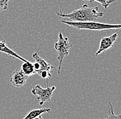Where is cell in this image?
<instances>
[{"label":"cell","instance_id":"1","mask_svg":"<svg viewBox=\"0 0 121 119\" xmlns=\"http://www.w3.org/2000/svg\"><path fill=\"white\" fill-rule=\"evenodd\" d=\"M56 14L58 17H65L69 19L68 21L74 22H95L104 16V13L100 11L98 7H88L87 4H84L82 7L74 10L68 14L63 13L61 11H56Z\"/></svg>","mask_w":121,"mask_h":119},{"label":"cell","instance_id":"16","mask_svg":"<svg viewBox=\"0 0 121 119\" xmlns=\"http://www.w3.org/2000/svg\"><path fill=\"white\" fill-rule=\"evenodd\" d=\"M43 119L42 118H41V116H37V117H36V118H35V119Z\"/></svg>","mask_w":121,"mask_h":119},{"label":"cell","instance_id":"6","mask_svg":"<svg viewBox=\"0 0 121 119\" xmlns=\"http://www.w3.org/2000/svg\"><path fill=\"white\" fill-rule=\"evenodd\" d=\"M119 32H117L116 33H114L113 35L103 37L100 42V45H99V48L97 50V52H96L95 55L97 56L98 54H100V53L103 51H105L109 49L110 48H112L113 46V43L116 41V39L118 36Z\"/></svg>","mask_w":121,"mask_h":119},{"label":"cell","instance_id":"5","mask_svg":"<svg viewBox=\"0 0 121 119\" xmlns=\"http://www.w3.org/2000/svg\"><path fill=\"white\" fill-rule=\"evenodd\" d=\"M28 78V76L25 75L21 69H17L13 72L12 76L10 79V82L14 87L19 88H22L26 84Z\"/></svg>","mask_w":121,"mask_h":119},{"label":"cell","instance_id":"12","mask_svg":"<svg viewBox=\"0 0 121 119\" xmlns=\"http://www.w3.org/2000/svg\"><path fill=\"white\" fill-rule=\"evenodd\" d=\"M84 1H89V2H94V1H96L99 4H100L103 7L105 8V9H107L108 5H107V1L108 0H83Z\"/></svg>","mask_w":121,"mask_h":119},{"label":"cell","instance_id":"4","mask_svg":"<svg viewBox=\"0 0 121 119\" xmlns=\"http://www.w3.org/2000/svg\"><path fill=\"white\" fill-rule=\"evenodd\" d=\"M56 87H49L48 86L45 88H43L39 85H37L35 87L32 88L31 90L32 94L37 97V100L40 105H43L44 103L50 101L52 96L53 92L55 90Z\"/></svg>","mask_w":121,"mask_h":119},{"label":"cell","instance_id":"13","mask_svg":"<svg viewBox=\"0 0 121 119\" xmlns=\"http://www.w3.org/2000/svg\"><path fill=\"white\" fill-rule=\"evenodd\" d=\"M9 0H0V13L5 10H7L8 2Z\"/></svg>","mask_w":121,"mask_h":119},{"label":"cell","instance_id":"3","mask_svg":"<svg viewBox=\"0 0 121 119\" xmlns=\"http://www.w3.org/2000/svg\"><path fill=\"white\" fill-rule=\"evenodd\" d=\"M72 47V45L69 43L68 38L63 37L62 33H59L58 41L54 44V49L58 53V56H57V59L59 61V66H58V72H57L58 74L60 72L61 64L63 63V61L64 58L68 55L69 49Z\"/></svg>","mask_w":121,"mask_h":119},{"label":"cell","instance_id":"10","mask_svg":"<svg viewBox=\"0 0 121 119\" xmlns=\"http://www.w3.org/2000/svg\"><path fill=\"white\" fill-rule=\"evenodd\" d=\"M21 70L23 72L28 76L36 74V72L34 69L33 63H32L28 61H26V62H23L22 65L21 66Z\"/></svg>","mask_w":121,"mask_h":119},{"label":"cell","instance_id":"11","mask_svg":"<svg viewBox=\"0 0 121 119\" xmlns=\"http://www.w3.org/2000/svg\"><path fill=\"white\" fill-rule=\"evenodd\" d=\"M104 119H121V114L116 115L114 114L113 106L110 102L108 103V112Z\"/></svg>","mask_w":121,"mask_h":119},{"label":"cell","instance_id":"2","mask_svg":"<svg viewBox=\"0 0 121 119\" xmlns=\"http://www.w3.org/2000/svg\"><path fill=\"white\" fill-rule=\"evenodd\" d=\"M61 23H65L69 26L77 30H109V29H120L121 24H108L103 23L95 22H74L69 21H61Z\"/></svg>","mask_w":121,"mask_h":119},{"label":"cell","instance_id":"14","mask_svg":"<svg viewBox=\"0 0 121 119\" xmlns=\"http://www.w3.org/2000/svg\"><path fill=\"white\" fill-rule=\"evenodd\" d=\"M39 75L41 76V77L43 79H48V78L51 77L52 76V75H51V72H48V71H42L41 72Z\"/></svg>","mask_w":121,"mask_h":119},{"label":"cell","instance_id":"15","mask_svg":"<svg viewBox=\"0 0 121 119\" xmlns=\"http://www.w3.org/2000/svg\"><path fill=\"white\" fill-rule=\"evenodd\" d=\"M115 1H117V0H108V1H107V5L109 6V4H111L112 2Z\"/></svg>","mask_w":121,"mask_h":119},{"label":"cell","instance_id":"8","mask_svg":"<svg viewBox=\"0 0 121 119\" xmlns=\"http://www.w3.org/2000/svg\"><path fill=\"white\" fill-rule=\"evenodd\" d=\"M0 52L5 53L10 57H14L16 59L20 60L23 62H26L27 61L8 47L7 45L6 44V39H4L2 41H0Z\"/></svg>","mask_w":121,"mask_h":119},{"label":"cell","instance_id":"7","mask_svg":"<svg viewBox=\"0 0 121 119\" xmlns=\"http://www.w3.org/2000/svg\"><path fill=\"white\" fill-rule=\"evenodd\" d=\"M39 49L40 48H39L38 50L36 52H35L33 54H32V58H34L35 61L39 63V66H40V69L38 72V74H39L42 71H48L50 72H51L52 70L54 68V66L49 64L48 63H47L45 60L43 59H42L40 56H39Z\"/></svg>","mask_w":121,"mask_h":119},{"label":"cell","instance_id":"9","mask_svg":"<svg viewBox=\"0 0 121 119\" xmlns=\"http://www.w3.org/2000/svg\"><path fill=\"white\" fill-rule=\"evenodd\" d=\"M50 113L51 109L48 107H44V108H39V109H33L31 110L28 112L25 117L23 119H33L39 116H41L43 113Z\"/></svg>","mask_w":121,"mask_h":119}]
</instances>
